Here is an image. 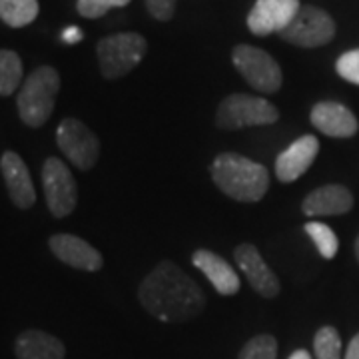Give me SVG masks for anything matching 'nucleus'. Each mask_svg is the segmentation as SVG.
<instances>
[{"label": "nucleus", "mask_w": 359, "mask_h": 359, "mask_svg": "<svg viewBox=\"0 0 359 359\" xmlns=\"http://www.w3.org/2000/svg\"><path fill=\"white\" fill-rule=\"evenodd\" d=\"M316 359H341V337L332 325H323L313 337Z\"/></svg>", "instance_id": "nucleus-22"}, {"label": "nucleus", "mask_w": 359, "mask_h": 359, "mask_svg": "<svg viewBox=\"0 0 359 359\" xmlns=\"http://www.w3.org/2000/svg\"><path fill=\"white\" fill-rule=\"evenodd\" d=\"M280 36L299 48H318L334 40L335 22L318 6H302L290 26L280 32Z\"/></svg>", "instance_id": "nucleus-7"}, {"label": "nucleus", "mask_w": 359, "mask_h": 359, "mask_svg": "<svg viewBox=\"0 0 359 359\" xmlns=\"http://www.w3.org/2000/svg\"><path fill=\"white\" fill-rule=\"evenodd\" d=\"M306 231L311 238V242L318 248L321 257H325V259L335 257L337 250H339V240H337L335 231L330 226H325L321 222H309V224H306Z\"/></svg>", "instance_id": "nucleus-21"}, {"label": "nucleus", "mask_w": 359, "mask_h": 359, "mask_svg": "<svg viewBox=\"0 0 359 359\" xmlns=\"http://www.w3.org/2000/svg\"><path fill=\"white\" fill-rule=\"evenodd\" d=\"M344 359H359V334H355L351 337L349 346H347L346 358Z\"/></svg>", "instance_id": "nucleus-28"}, {"label": "nucleus", "mask_w": 359, "mask_h": 359, "mask_svg": "<svg viewBox=\"0 0 359 359\" xmlns=\"http://www.w3.org/2000/svg\"><path fill=\"white\" fill-rule=\"evenodd\" d=\"M311 124L330 138H351L359 130L355 114L339 102H320L311 110Z\"/></svg>", "instance_id": "nucleus-15"}, {"label": "nucleus", "mask_w": 359, "mask_h": 359, "mask_svg": "<svg viewBox=\"0 0 359 359\" xmlns=\"http://www.w3.org/2000/svg\"><path fill=\"white\" fill-rule=\"evenodd\" d=\"M212 178L222 192L238 202H259L269 188L268 168L245 156L226 152L212 164Z\"/></svg>", "instance_id": "nucleus-2"}, {"label": "nucleus", "mask_w": 359, "mask_h": 359, "mask_svg": "<svg viewBox=\"0 0 359 359\" xmlns=\"http://www.w3.org/2000/svg\"><path fill=\"white\" fill-rule=\"evenodd\" d=\"M132 0H78L76 8L80 16L84 18H100L108 11L112 8H122V6H128Z\"/></svg>", "instance_id": "nucleus-24"}, {"label": "nucleus", "mask_w": 359, "mask_h": 359, "mask_svg": "<svg viewBox=\"0 0 359 359\" xmlns=\"http://www.w3.org/2000/svg\"><path fill=\"white\" fill-rule=\"evenodd\" d=\"M82 39H84V32L78 26H68L65 32H62V40H65L66 44H76Z\"/></svg>", "instance_id": "nucleus-27"}, {"label": "nucleus", "mask_w": 359, "mask_h": 359, "mask_svg": "<svg viewBox=\"0 0 359 359\" xmlns=\"http://www.w3.org/2000/svg\"><path fill=\"white\" fill-rule=\"evenodd\" d=\"M299 0H256L254 8L248 14V28L256 36H268L285 30L299 13Z\"/></svg>", "instance_id": "nucleus-10"}, {"label": "nucleus", "mask_w": 359, "mask_h": 359, "mask_svg": "<svg viewBox=\"0 0 359 359\" xmlns=\"http://www.w3.org/2000/svg\"><path fill=\"white\" fill-rule=\"evenodd\" d=\"M192 262L194 266L210 280V283L214 285V290L219 295L238 294L240 278H238L236 269L231 268L224 257H219L218 254H214L210 250H198V252H194Z\"/></svg>", "instance_id": "nucleus-17"}, {"label": "nucleus", "mask_w": 359, "mask_h": 359, "mask_svg": "<svg viewBox=\"0 0 359 359\" xmlns=\"http://www.w3.org/2000/svg\"><path fill=\"white\" fill-rule=\"evenodd\" d=\"M56 142L62 154L72 162L78 170H90L98 162L100 142L96 134L76 118H66L56 130Z\"/></svg>", "instance_id": "nucleus-9"}, {"label": "nucleus", "mask_w": 359, "mask_h": 359, "mask_svg": "<svg viewBox=\"0 0 359 359\" xmlns=\"http://www.w3.org/2000/svg\"><path fill=\"white\" fill-rule=\"evenodd\" d=\"M353 208V194L341 184H327L309 194L304 200L302 210L309 218L341 216Z\"/></svg>", "instance_id": "nucleus-16"}, {"label": "nucleus", "mask_w": 359, "mask_h": 359, "mask_svg": "<svg viewBox=\"0 0 359 359\" xmlns=\"http://www.w3.org/2000/svg\"><path fill=\"white\" fill-rule=\"evenodd\" d=\"M355 257H358V262H359V236H358V240H355Z\"/></svg>", "instance_id": "nucleus-30"}, {"label": "nucleus", "mask_w": 359, "mask_h": 359, "mask_svg": "<svg viewBox=\"0 0 359 359\" xmlns=\"http://www.w3.org/2000/svg\"><path fill=\"white\" fill-rule=\"evenodd\" d=\"M280 112L266 98L250 94L226 96L216 114V126L219 130H242L250 126H268L278 122Z\"/></svg>", "instance_id": "nucleus-5"}, {"label": "nucleus", "mask_w": 359, "mask_h": 359, "mask_svg": "<svg viewBox=\"0 0 359 359\" xmlns=\"http://www.w3.org/2000/svg\"><path fill=\"white\" fill-rule=\"evenodd\" d=\"M0 170H2V176H4L13 204L20 210L32 208L36 202V192H34V184H32L25 160L16 152L8 150L0 158Z\"/></svg>", "instance_id": "nucleus-14"}, {"label": "nucleus", "mask_w": 359, "mask_h": 359, "mask_svg": "<svg viewBox=\"0 0 359 359\" xmlns=\"http://www.w3.org/2000/svg\"><path fill=\"white\" fill-rule=\"evenodd\" d=\"M142 308L160 321H190L205 308V295L192 278L172 262H160L140 283Z\"/></svg>", "instance_id": "nucleus-1"}, {"label": "nucleus", "mask_w": 359, "mask_h": 359, "mask_svg": "<svg viewBox=\"0 0 359 359\" xmlns=\"http://www.w3.org/2000/svg\"><path fill=\"white\" fill-rule=\"evenodd\" d=\"M16 359H65V344L54 335L40 330H26L14 344Z\"/></svg>", "instance_id": "nucleus-18"}, {"label": "nucleus", "mask_w": 359, "mask_h": 359, "mask_svg": "<svg viewBox=\"0 0 359 359\" xmlns=\"http://www.w3.org/2000/svg\"><path fill=\"white\" fill-rule=\"evenodd\" d=\"M148 42L138 32H120L106 36L96 44L100 72L106 80H116L130 74L146 56Z\"/></svg>", "instance_id": "nucleus-4"}, {"label": "nucleus", "mask_w": 359, "mask_h": 359, "mask_svg": "<svg viewBox=\"0 0 359 359\" xmlns=\"http://www.w3.org/2000/svg\"><path fill=\"white\" fill-rule=\"evenodd\" d=\"M58 90L60 76L52 66H40L26 78L16 96V108L26 126L40 128L48 122Z\"/></svg>", "instance_id": "nucleus-3"}, {"label": "nucleus", "mask_w": 359, "mask_h": 359, "mask_svg": "<svg viewBox=\"0 0 359 359\" xmlns=\"http://www.w3.org/2000/svg\"><path fill=\"white\" fill-rule=\"evenodd\" d=\"M335 70L344 80L359 86V48L341 54L335 62Z\"/></svg>", "instance_id": "nucleus-25"}, {"label": "nucleus", "mask_w": 359, "mask_h": 359, "mask_svg": "<svg viewBox=\"0 0 359 359\" xmlns=\"http://www.w3.org/2000/svg\"><path fill=\"white\" fill-rule=\"evenodd\" d=\"M238 268L244 271L252 290L262 297H276L280 294V282L276 273L269 269V266L264 262L262 254L257 252L252 244H242L236 248L233 252Z\"/></svg>", "instance_id": "nucleus-12"}, {"label": "nucleus", "mask_w": 359, "mask_h": 359, "mask_svg": "<svg viewBox=\"0 0 359 359\" xmlns=\"http://www.w3.org/2000/svg\"><path fill=\"white\" fill-rule=\"evenodd\" d=\"M39 16V0H0V20L13 28H22Z\"/></svg>", "instance_id": "nucleus-19"}, {"label": "nucleus", "mask_w": 359, "mask_h": 359, "mask_svg": "<svg viewBox=\"0 0 359 359\" xmlns=\"http://www.w3.org/2000/svg\"><path fill=\"white\" fill-rule=\"evenodd\" d=\"M231 60L236 70L257 92L273 94L282 88V68L266 50L250 44H240L231 52Z\"/></svg>", "instance_id": "nucleus-6"}, {"label": "nucleus", "mask_w": 359, "mask_h": 359, "mask_svg": "<svg viewBox=\"0 0 359 359\" xmlns=\"http://www.w3.org/2000/svg\"><path fill=\"white\" fill-rule=\"evenodd\" d=\"M278 358V341L273 335L262 334L252 337L240 351L238 359H276Z\"/></svg>", "instance_id": "nucleus-23"}, {"label": "nucleus", "mask_w": 359, "mask_h": 359, "mask_svg": "<svg viewBox=\"0 0 359 359\" xmlns=\"http://www.w3.org/2000/svg\"><path fill=\"white\" fill-rule=\"evenodd\" d=\"M42 186L46 205L54 218H66L74 212L78 188L70 168L60 158H48L42 166Z\"/></svg>", "instance_id": "nucleus-8"}, {"label": "nucleus", "mask_w": 359, "mask_h": 359, "mask_svg": "<svg viewBox=\"0 0 359 359\" xmlns=\"http://www.w3.org/2000/svg\"><path fill=\"white\" fill-rule=\"evenodd\" d=\"M22 84V60L13 50H0V96H11Z\"/></svg>", "instance_id": "nucleus-20"}, {"label": "nucleus", "mask_w": 359, "mask_h": 359, "mask_svg": "<svg viewBox=\"0 0 359 359\" xmlns=\"http://www.w3.org/2000/svg\"><path fill=\"white\" fill-rule=\"evenodd\" d=\"M320 152V140L313 134H306L290 144L276 160V176L283 184L302 178Z\"/></svg>", "instance_id": "nucleus-11"}, {"label": "nucleus", "mask_w": 359, "mask_h": 359, "mask_svg": "<svg viewBox=\"0 0 359 359\" xmlns=\"http://www.w3.org/2000/svg\"><path fill=\"white\" fill-rule=\"evenodd\" d=\"M290 359H311V355H309L306 349H297V351H294V353L290 355Z\"/></svg>", "instance_id": "nucleus-29"}, {"label": "nucleus", "mask_w": 359, "mask_h": 359, "mask_svg": "<svg viewBox=\"0 0 359 359\" xmlns=\"http://www.w3.org/2000/svg\"><path fill=\"white\" fill-rule=\"evenodd\" d=\"M52 254L62 264L70 268L84 269V271H98L104 266L102 254L92 248L82 238L72 233H56L48 240Z\"/></svg>", "instance_id": "nucleus-13"}, {"label": "nucleus", "mask_w": 359, "mask_h": 359, "mask_svg": "<svg viewBox=\"0 0 359 359\" xmlns=\"http://www.w3.org/2000/svg\"><path fill=\"white\" fill-rule=\"evenodd\" d=\"M146 8H148V13L152 14L156 20L168 22L174 16L176 0H146Z\"/></svg>", "instance_id": "nucleus-26"}]
</instances>
